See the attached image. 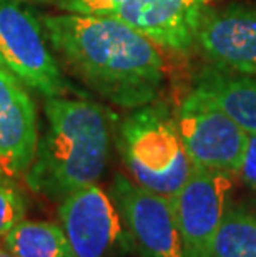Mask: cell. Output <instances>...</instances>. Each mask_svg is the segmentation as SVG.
<instances>
[{
  "instance_id": "cell-4",
  "label": "cell",
  "mask_w": 256,
  "mask_h": 257,
  "mask_svg": "<svg viewBox=\"0 0 256 257\" xmlns=\"http://www.w3.org/2000/svg\"><path fill=\"white\" fill-rule=\"evenodd\" d=\"M52 52L42 20L22 0H0V55L5 67L45 98L65 96L72 90Z\"/></svg>"
},
{
  "instance_id": "cell-7",
  "label": "cell",
  "mask_w": 256,
  "mask_h": 257,
  "mask_svg": "<svg viewBox=\"0 0 256 257\" xmlns=\"http://www.w3.org/2000/svg\"><path fill=\"white\" fill-rule=\"evenodd\" d=\"M177 123L193 166L238 173L248 133L225 111L192 91L178 108Z\"/></svg>"
},
{
  "instance_id": "cell-6",
  "label": "cell",
  "mask_w": 256,
  "mask_h": 257,
  "mask_svg": "<svg viewBox=\"0 0 256 257\" xmlns=\"http://www.w3.org/2000/svg\"><path fill=\"white\" fill-rule=\"evenodd\" d=\"M231 188L230 173L195 166L172 196L187 257H211L215 237L230 211Z\"/></svg>"
},
{
  "instance_id": "cell-18",
  "label": "cell",
  "mask_w": 256,
  "mask_h": 257,
  "mask_svg": "<svg viewBox=\"0 0 256 257\" xmlns=\"http://www.w3.org/2000/svg\"><path fill=\"white\" fill-rule=\"evenodd\" d=\"M0 257H15V255L10 252V250L5 249V245L0 242Z\"/></svg>"
},
{
  "instance_id": "cell-3",
  "label": "cell",
  "mask_w": 256,
  "mask_h": 257,
  "mask_svg": "<svg viewBox=\"0 0 256 257\" xmlns=\"http://www.w3.org/2000/svg\"><path fill=\"white\" fill-rule=\"evenodd\" d=\"M117 145L133 181L172 198L193 171L177 114L163 101L135 108L120 123Z\"/></svg>"
},
{
  "instance_id": "cell-19",
  "label": "cell",
  "mask_w": 256,
  "mask_h": 257,
  "mask_svg": "<svg viewBox=\"0 0 256 257\" xmlns=\"http://www.w3.org/2000/svg\"><path fill=\"white\" fill-rule=\"evenodd\" d=\"M5 67V62H4V58H2V55H0V68H4Z\"/></svg>"
},
{
  "instance_id": "cell-1",
  "label": "cell",
  "mask_w": 256,
  "mask_h": 257,
  "mask_svg": "<svg viewBox=\"0 0 256 257\" xmlns=\"http://www.w3.org/2000/svg\"><path fill=\"white\" fill-rule=\"evenodd\" d=\"M40 20L57 57L105 101L135 110L158 100L165 68L150 38L112 15L65 12Z\"/></svg>"
},
{
  "instance_id": "cell-9",
  "label": "cell",
  "mask_w": 256,
  "mask_h": 257,
  "mask_svg": "<svg viewBox=\"0 0 256 257\" xmlns=\"http://www.w3.org/2000/svg\"><path fill=\"white\" fill-rule=\"evenodd\" d=\"M197 43L211 67L256 76V9L233 4L205 12Z\"/></svg>"
},
{
  "instance_id": "cell-16",
  "label": "cell",
  "mask_w": 256,
  "mask_h": 257,
  "mask_svg": "<svg viewBox=\"0 0 256 257\" xmlns=\"http://www.w3.org/2000/svg\"><path fill=\"white\" fill-rule=\"evenodd\" d=\"M43 2L55 5L63 12L110 15L125 0H43Z\"/></svg>"
},
{
  "instance_id": "cell-14",
  "label": "cell",
  "mask_w": 256,
  "mask_h": 257,
  "mask_svg": "<svg viewBox=\"0 0 256 257\" xmlns=\"http://www.w3.org/2000/svg\"><path fill=\"white\" fill-rule=\"evenodd\" d=\"M211 257H256V216L230 207L218 231Z\"/></svg>"
},
{
  "instance_id": "cell-15",
  "label": "cell",
  "mask_w": 256,
  "mask_h": 257,
  "mask_svg": "<svg viewBox=\"0 0 256 257\" xmlns=\"http://www.w3.org/2000/svg\"><path fill=\"white\" fill-rule=\"evenodd\" d=\"M27 199L12 178L0 174V237L25 219Z\"/></svg>"
},
{
  "instance_id": "cell-20",
  "label": "cell",
  "mask_w": 256,
  "mask_h": 257,
  "mask_svg": "<svg viewBox=\"0 0 256 257\" xmlns=\"http://www.w3.org/2000/svg\"><path fill=\"white\" fill-rule=\"evenodd\" d=\"M22 2H27V0H22ZM37 2H43V0H37Z\"/></svg>"
},
{
  "instance_id": "cell-17",
  "label": "cell",
  "mask_w": 256,
  "mask_h": 257,
  "mask_svg": "<svg viewBox=\"0 0 256 257\" xmlns=\"http://www.w3.org/2000/svg\"><path fill=\"white\" fill-rule=\"evenodd\" d=\"M238 174L243 183L256 193V133H248L246 150H244Z\"/></svg>"
},
{
  "instance_id": "cell-2",
  "label": "cell",
  "mask_w": 256,
  "mask_h": 257,
  "mask_svg": "<svg viewBox=\"0 0 256 257\" xmlns=\"http://www.w3.org/2000/svg\"><path fill=\"white\" fill-rule=\"evenodd\" d=\"M47 128L24 181L30 191L60 199L97 184L110 153V118L103 106L81 98L50 96L43 105Z\"/></svg>"
},
{
  "instance_id": "cell-10",
  "label": "cell",
  "mask_w": 256,
  "mask_h": 257,
  "mask_svg": "<svg viewBox=\"0 0 256 257\" xmlns=\"http://www.w3.org/2000/svg\"><path fill=\"white\" fill-rule=\"evenodd\" d=\"M34 100L7 67L0 68V173L25 178L39 146Z\"/></svg>"
},
{
  "instance_id": "cell-13",
  "label": "cell",
  "mask_w": 256,
  "mask_h": 257,
  "mask_svg": "<svg viewBox=\"0 0 256 257\" xmlns=\"http://www.w3.org/2000/svg\"><path fill=\"white\" fill-rule=\"evenodd\" d=\"M2 244L15 257H73L63 227L52 221H20Z\"/></svg>"
},
{
  "instance_id": "cell-8",
  "label": "cell",
  "mask_w": 256,
  "mask_h": 257,
  "mask_svg": "<svg viewBox=\"0 0 256 257\" xmlns=\"http://www.w3.org/2000/svg\"><path fill=\"white\" fill-rule=\"evenodd\" d=\"M58 219L73 257H120L132 249L110 194L97 184L65 196Z\"/></svg>"
},
{
  "instance_id": "cell-11",
  "label": "cell",
  "mask_w": 256,
  "mask_h": 257,
  "mask_svg": "<svg viewBox=\"0 0 256 257\" xmlns=\"http://www.w3.org/2000/svg\"><path fill=\"white\" fill-rule=\"evenodd\" d=\"M211 0H125L110 14L158 47L185 52L197 43L200 22Z\"/></svg>"
},
{
  "instance_id": "cell-12",
  "label": "cell",
  "mask_w": 256,
  "mask_h": 257,
  "mask_svg": "<svg viewBox=\"0 0 256 257\" xmlns=\"http://www.w3.org/2000/svg\"><path fill=\"white\" fill-rule=\"evenodd\" d=\"M193 93L225 111L246 133H256V76L206 67L195 78Z\"/></svg>"
},
{
  "instance_id": "cell-5",
  "label": "cell",
  "mask_w": 256,
  "mask_h": 257,
  "mask_svg": "<svg viewBox=\"0 0 256 257\" xmlns=\"http://www.w3.org/2000/svg\"><path fill=\"white\" fill-rule=\"evenodd\" d=\"M110 198L130 247L140 257H187L172 198L143 188L122 173L113 176Z\"/></svg>"
},
{
  "instance_id": "cell-21",
  "label": "cell",
  "mask_w": 256,
  "mask_h": 257,
  "mask_svg": "<svg viewBox=\"0 0 256 257\" xmlns=\"http://www.w3.org/2000/svg\"><path fill=\"white\" fill-rule=\"evenodd\" d=\"M0 174H2V173H0Z\"/></svg>"
}]
</instances>
